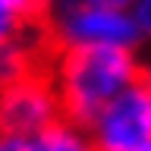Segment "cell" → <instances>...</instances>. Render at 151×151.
Here are the masks:
<instances>
[{
  "label": "cell",
  "instance_id": "cell-1",
  "mask_svg": "<svg viewBox=\"0 0 151 151\" xmlns=\"http://www.w3.org/2000/svg\"><path fill=\"white\" fill-rule=\"evenodd\" d=\"M132 47H63L57 54V94L63 120L88 129L98 113L142 82Z\"/></svg>",
  "mask_w": 151,
  "mask_h": 151
},
{
  "label": "cell",
  "instance_id": "cell-2",
  "mask_svg": "<svg viewBox=\"0 0 151 151\" xmlns=\"http://www.w3.org/2000/svg\"><path fill=\"white\" fill-rule=\"evenodd\" d=\"M50 32L63 47H132L142 38L129 9H110L88 0H60Z\"/></svg>",
  "mask_w": 151,
  "mask_h": 151
},
{
  "label": "cell",
  "instance_id": "cell-3",
  "mask_svg": "<svg viewBox=\"0 0 151 151\" xmlns=\"http://www.w3.org/2000/svg\"><path fill=\"white\" fill-rule=\"evenodd\" d=\"M60 94L44 73H28L0 88V132L41 135L60 123Z\"/></svg>",
  "mask_w": 151,
  "mask_h": 151
},
{
  "label": "cell",
  "instance_id": "cell-4",
  "mask_svg": "<svg viewBox=\"0 0 151 151\" xmlns=\"http://www.w3.org/2000/svg\"><path fill=\"white\" fill-rule=\"evenodd\" d=\"M91 129L94 151H148L151 148V101L145 85H132L98 113Z\"/></svg>",
  "mask_w": 151,
  "mask_h": 151
},
{
  "label": "cell",
  "instance_id": "cell-5",
  "mask_svg": "<svg viewBox=\"0 0 151 151\" xmlns=\"http://www.w3.org/2000/svg\"><path fill=\"white\" fill-rule=\"evenodd\" d=\"M35 139L41 145V151H94V142L82 132V126H76L69 120L54 123L50 129H44Z\"/></svg>",
  "mask_w": 151,
  "mask_h": 151
},
{
  "label": "cell",
  "instance_id": "cell-6",
  "mask_svg": "<svg viewBox=\"0 0 151 151\" xmlns=\"http://www.w3.org/2000/svg\"><path fill=\"white\" fill-rule=\"evenodd\" d=\"M0 151H41L35 135H13V132H0Z\"/></svg>",
  "mask_w": 151,
  "mask_h": 151
},
{
  "label": "cell",
  "instance_id": "cell-7",
  "mask_svg": "<svg viewBox=\"0 0 151 151\" xmlns=\"http://www.w3.org/2000/svg\"><path fill=\"white\" fill-rule=\"evenodd\" d=\"M9 3L16 6V13L22 16V22H28V25H35V22H41V19H44L47 0H9Z\"/></svg>",
  "mask_w": 151,
  "mask_h": 151
},
{
  "label": "cell",
  "instance_id": "cell-8",
  "mask_svg": "<svg viewBox=\"0 0 151 151\" xmlns=\"http://www.w3.org/2000/svg\"><path fill=\"white\" fill-rule=\"evenodd\" d=\"M129 13H132V19H135V28H139V35L151 41V0H135Z\"/></svg>",
  "mask_w": 151,
  "mask_h": 151
},
{
  "label": "cell",
  "instance_id": "cell-9",
  "mask_svg": "<svg viewBox=\"0 0 151 151\" xmlns=\"http://www.w3.org/2000/svg\"><path fill=\"white\" fill-rule=\"evenodd\" d=\"M142 85H145V91H148V101H151V69L142 76Z\"/></svg>",
  "mask_w": 151,
  "mask_h": 151
},
{
  "label": "cell",
  "instance_id": "cell-10",
  "mask_svg": "<svg viewBox=\"0 0 151 151\" xmlns=\"http://www.w3.org/2000/svg\"><path fill=\"white\" fill-rule=\"evenodd\" d=\"M148 151H151V148H148Z\"/></svg>",
  "mask_w": 151,
  "mask_h": 151
}]
</instances>
